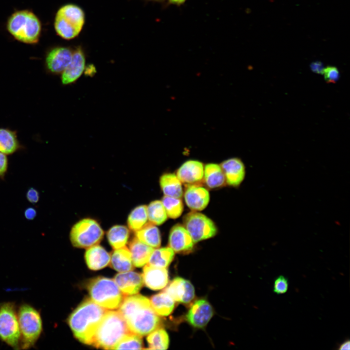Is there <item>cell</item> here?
I'll return each instance as SVG.
<instances>
[{"label":"cell","mask_w":350,"mask_h":350,"mask_svg":"<svg viewBox=\"0 0 350 350\" xmlns=\"http://www.w3.org/2000/svg\"><path fill=\"white\" fill-rule=\"evenodd\" d=\"M119 312L129 330L142 336L159 328L160 319L153 309L150 300L140 295L123 298Z\"/></svg>","instance_id":"cell-1"},{"label":"cell","mask_w":350,"mask_h":350,"mask_svg":"<svg viewBox=\"0 0 350 350\" xmlns=\"http://www.w3.org/2000/svg\"><path fill=\"white\" fill-rule=\"evenodd\" d=\"M106 311L91 299L85 300L68 319L75 338L84 344L91 345L95 331Z\"/></svg>","instance_id":"cell-2"},{"label":"cell","mask_w":350,"mask_h":350,"mask_svg":"<svg viewBox=\"0 0 350 350\" xmlns=\"http://www.w3.org/2000/svg\"><path fill=\"white\" fill-rule=\"evenodd\" d=\"M130 332L119 311H107L95 331L91 345L97 348L113 350L121 339Z\"/></svg>","instance_id":"cell-3"},{"label":"cell","mask_w":350,"mask_h":350,"mask_svg":"<svg viewBox=\"0 0 350 350\" xmlns=\"http://www.w3.org/2000/svg\"><path fill=\"white\" fill-rule=\"evenodd\" d=\"M7 28L15 39L30 44L38 41L41 32L39 19L34 13L27 10L12 14L8 20Z\"/></svg>","instance_id":"cell-4"},{"label":"cell","mask_w":350,"mask_h":350,"mask_svg":"<svg viewBox=\"0 0 350 350\" xmlns=\"http://www.w3.org/2000/svg\"><path fill=\"white\" fill-rule=\"evenodd\" d=\"M20 332L19 349L27 350L34 346L43 331L40 312L30 304H21L17 311Z\"/></svg>","instance_id":"cell-5"},{"label":"cell","mask_w":350,"mask_h":350,"mask_svg":"<svg viewBox=\"0 0 350 350\" xmlns=\"http://www.w3.org/2000/svg\"><path fill=\"white\" fill-rule=\"evenodd\" d=\"M87 289L92 300L100 306L108 309L119 308L124 298L123 294L114 280L98 277L93 279L87 285Z\"/></svg>","instance_id":"cell-6"},{"label":"cell","mask_w":350,"mask_h":350,"mask_svg":"<svg viewBox=\"0 0 350 350\" xmlns=\"http://www.w3.org/2000/svg\"><path fill=\"white\" fill-rule=\"evenodd\" d=\"M85 22V14L79 6L66 4L59 9L55 18L54 28L62 38L70 39L81 32Z\"/></svg>","instance_id":"cell-7"},{"label":"cell","mask_w":350,"mask_h":350,"mask_svg":"<svg viewBox=\"0 0 350 350\" xmlns=\"http://www.w3.org/2000/svg\"><path fill=\"white\" fill-rule=\"evenodd\" d=\"M20 332L15 304H0V340L15 349H19Z\"/></svg>","instance_id":"cell-8"},{"label":"cell","mask_w":350,"mask_h":350,"mask_svg":"<svg viewBox=\"0 0 350 350\" xmlns=\"http://www.w3.org/2000/svg\"><path fill=\"white\" fill-rule=\"evenodd\" d=\"M104 231L99 223L91 218H84L71 228L70 239L72 245L78 248H88L99 244Z\"/></svg>","instance_id":"cell-9"},{"label":"cell","mask_w":350,"mask_h":350,"mask_svg":"<svg viewBox=\"0 0 350 350\" xmlns=\"http://www.w3.org/2000/svg\"><path fill=\"white\" fill-rule=\"evenodd\" d=\"M183 223L194 243L211 238L217 232L215 225L210 219L196 211L186 215Z\"/></svg>","instance_id":"cell-10"},{"label":"cell","mask_w":350,"mask_h":350,"mask_svg":"<svg viewBox=\"0 0 350 350\" xmlns=\"http://www.w3.org/2000/svg\"><path fill=\"white\" fill-rule=\"evenodd\" d=\"M213 315L211 305L207 300H196L191 306L186 315L187 322L192 327L202 329L205 327Z\"/></svg>","instance_id":"cell-11"},{"label":"cell","mask_w":350,"mask_h":350,"mask_svg":"<svg viewBox=\"0 0 350 350\" xmlns=\"http://www.w3.org/2000/svg\"><path fill=\"white\" fill-rule=\"evenodd\" d=\"M73 52L69 48L55 47L51 50L45 57L47 70L53 74H61L70 64Z\"/></svg>","instance_id":"cell-12"},{"label":"cell","mask_w":350,"mask_h":350,"mask_svg":"<svg viewBox=\"0 0 350 350\" xmlns=\"http://www.w3.org/2000/svg\"><path fill=\"white\" fill-rule=\"evenodd\" d=\"M164 292L175 301L185 304L190 303L195 295L194 288L192 283L180 277L174 279Z\"/></svg>","instance_id":"cell-13"},{"label":"cell","mask_w":350,"mask_h":350,"mask_svg":"<svg viewBox=\"0 0 350 350\" xmlns=\"http://www.w3.org/2000/svg\"><path fill=\"white\" fill-rule=\"evenodd\" d=\"M85 67V53L80 48H78L73 52L70 64L61 74L62 84L68 85L75 82L84 72Z\"/></svg>","instance_id":"cell-14"},{"label":"cell","mask_w":350,"mask_h":350,"mask_svg":"<svg viewBox=\"0 0 350 350\" xmlns=\"http://www.w3.org/2000/svg\"><path fill=\"white\" fill-rule=\"evenodd\" d=\"M168 244L174 252L183 253L191 251L193 247L194 242L185 228L177 224L170 230Z\"/></svg>","instance_id":"cell-15"},{"label":"cell","mask_w":350,"mask_h":350,"mask_svg":"<svg viewBox=\"0 0 350 350\" xmlns=\"http://www.w3.org/2000/svg\"><path fill=\"white\" fill-rule=\"evenodd\" d=\"M184 199L187 206L194 211L204 210L210 201L208 190L198 184L187 185L184 192Z\"/></svg>","instance_id":"cell-16"},{"label":"cell","mask_w":350,"mask_h":350,"mask_svg":"<svg viewBox=\"0 0 350 350\" xmlns=\"http://www.w3.org/2000/svg\"><path fill=\"white\" fill-rule=\"evenodd\" d=\"M204 169L202 162L189 160L181 165L176 175L181 182L185 184H198L203 178Z\"/></svg>","instance_id":"cell-17"},{"label":"cell","mask_w":350,"mask_h":350,"mask_svg":"<svg viewBox=\"0 0 350 350\" xmlns=\"http://www.w3.org/2000/svg\"><path fill=\"white\" fill-rule=\"evenodd\" d=\"M114 280L125 295L138 293L143 284L142 276L139 273L131 271L117 274L114 277Z\"/></svg>","instance_id":"cell-18"},{"label":"cell","mask_w":350,"mask_h":350,"mask_svg":"<svg viewBox=\"0 0 350 350\" xmlns=\"http://www.w3.org/2000/svg\"><path fill=\"white\" fill-rule=\"evenodd\" d=\"M228 184L233 187L239 186L245 175L244 163L238 158H231L224 161L221 164Z\"/></svg>","instance_id":"cell-19"},{"label":"cell","mask_w":350,"mask_h":350,"mask_svg":"<svg viewBox=\"0 0 350 350\" xmlns=\"http://www.w3.org/2000/svg\"><path fill=\"white\" fill-rule=\"evenodd\" d=\"M143 282L149 288L158 290L164 288L169 280L168 270L166 268L146 265L143 269Z\"/></svg>","instance_id":"cell-20"},{"label":"cell","mask_w":350,"mask_h":350,"mask_svg":"<svg viewBox=\"0 0 350 350\" xmlns=\"http://www.w3.org/2000/svg\"><path fill=\"white\" fill-rule=\"evenodd\" d=\"M85 257L88 267L93 270L105 267L110 260L109 254L104 247L97 245L88 247Z\"/></svg>","instance_id":"cell-21"},{"label":"cell","mask_w":350,"mask_h":350,"mask_svg":"<svg viewBox=\"0 0 350 350\" xmlns=\"http://www.w3.org/2000/svg\"><path fill=\"white\" fill-rule=\"evenodd\" d=\"M133 265L140 267L146 264L154 250V248L141 242L136 237L134 238L129 244Z\"/></svg>","instance_id":"cell-22"},{"label":"cell","mask_w":350,"mask_h":350,"mask_svg":"<svg viewBox=\"0 0 350 350\" xmlns=\"http://www.w3.org/2000/svg\"><path fill=\"white\" fill-rule=\"evenodd\" d=\"M111 267L119 272L132 271L134 269L131 253L126 247L116 249L110 256Z\"/></svg>","instance_id":"cell-23"},{"label":"cell","mask_w":350,"mask_h":350,"mask_svg":"<svg viewBox=\"0 0 350 350\" xmlns=\"http://www.w3.org/2000/svg\"><path fill=\"white\" fill-rule=\"evenodd\" d=\"M159 184L164 195L180 198L183 195L181 182L176 175L166 173L159 179Z\"/></svg>","instance_id":"cell-24"},{"label":"cell","mask_w":350,"mask_h":350,"mask_svg":"<svg viewBox=\"0 0 350 350\" xmlns=\"http://www.w3.org/2000/svg\"><path fill=\"white\" fill-rule=\"evenodd\" d=\"M136 237L141 242L153 247H158L161 244V237L158 228L155 225L146 223L142 228L135 231Z\"/></svg>","instance_id":"cell-25"},{"label":"cell","mask_w":350,"mask_h":350,"mask_svg":"<svg viewBox=\"0 0 350 350\" xmlns=\"http://www.w3.org/2000/svg\"><path fill=\"white\" fill-rule=\"evenodd\" d=\"M203 178L207 186L211 189L221 187L226 181L221 166L215 163L206 165L204 169Z\"/></svg>","instance_id":"cell-26"},{"label":"cell","mask_w":350,"mask_h":350,"mask_svg":"<svg viewBox=\"0 0 350 350\" xmlns=\"http://www.w3.org/2000/svg\"><path fill=\"white\" fill-rule=\"evenodd\" d=\"M150 301L153 309L158 315L168 316L175 307V301L165 292L154 295Z\"/></svg>","instance_id":"cell-27"},{"label":"cell","mask_w":350,"mask_h":350,"mask_svg":"<svg viewBox=\"0 0 350 350\" xmlns=\"http://www.w3.org/2000/svg\"><path fill=\"white\" fill-rule=\"evenodd\" d=\"M129 236V229L126 227L122 225L114 226L107 232L108 242L115 249L125 246Z\"/></svg>","instance_id":"cell-28"},{"label":"cell","mask_w":350,"mask_h":350,"mask_svg":"<svg viewBox=\"0 0 350 350\" xmlns=\"http://www.w3.org/2000/svg\"><path fill=\"white\" fill-rule=\"evenodd\" d=\"M19 148L16 133L7 128H0V152L6 155H11Z\"/></svg>","instance_id":"cell-29"},{"label":"cell","mask_w":350,"mask_h":350,"mask_svg":"<svg viewBox=\"0 0 350 350\" xmlns=\"http://www.w3.org/2000/svg\"><path fill=\"white\" fill-rule=\"evenodd\" d=\"M175 252L170 247H162L154 249L148 264L161 268H166L173 261Z\"/></svg>","instance_id":"cell-30"},{"label":"cell","mask_w":350,"mask_h":350,"mask_svg":"<svg viewBox=\"0 0 350 350\" xmlns=\"http://www.w3.org/2000/svg\"><path fill=\"white\" fill-rule=\"evenodd\" d=\"M147 206L140 205L130 213L127 219L128 226L130 229L136 231L147 223Z\"/></svg>","instance_id":"cell-31"},{"label":"cell","mask_w":350,"mask_h":350,"mask_svg":"<svg viewBox=\"0 0 350 350\" xmlns=\"http://www.w3.org/2000/svg\"><path fill=\"white\" fill-rule=\"evenodd\" d=\"M148 349L166 350L169 344V338L166 331L158 328L150 333L147 337Z\"/></svg>","instance_id":"cell-32"},{"label":"cell","mask_w":350,"mask_h":350,"mask_svg":"<svg viewBox=\"0 0 350 350\" xmlns=\"http://www.w3.org/2000/svg\"><path fill=\"white\" fill-rule=\"evenodd\" d=\"M148 219L155 225L162 224L167 219V215L161 201L155 200L147 206Z\"/></svg>","instance_id":"cell-33"},{"label":"cell","mask_w":350,"mask_h":350,"mask_svg":"<svg viewBox=\"0 0 350 350\" xmlns=\"http://www.w3.org/2000/svg\"><path fill=\"white\" fill-rule=\"evenodd\" d=\"M167 216L173 219L179 217L183 210V205L179 198L164 195L161 200Z\"/></svg>","instance_id":"cell-34"},{"label":"cell","mask_w":350,"mask_h":350,"mask_svg":"<svg viewBox=\"0 0 350 350\" xmlns=\"http://www.w3.org/2000/svg\"><path fill=\"white\" fill-rule=\"evenodd\" d=\"M121 349H143L141 336L131 332L126 334L113 348V350Z\"/></svg>","instance_id":"cell-35"},{"label":"cell","mask_w":350,"mask_h":350,"mask_svg":"<svg viewBox=\"0 0 350 350\" xmlns=\"http://www.w3.org/2000/svg\"><path fill=\"white\" fill-rule=\"evenodd\" d=\"M288 286L287 278L282 275H280L274 280L273 290L277 294H283L287 291Z\"/></svg>","instance_id":"cell-36"},{"label":"cell","mask_w":350,"mask_h":350,"mask_svg":"<svg viewBox=\"0 0 350 350\" xmlns=\"http://www.w3.org/2000/svg\"><path fill=\"white\" fill-rule=\"evenodd\" d=\"M322 74L324 75L326 81L330 83H334L339 77L338 69L333 66H328L325 68Z\"/></svg>","instance_id":"cell-37"},{"label":"cell","mask_w":350,"mask_h":350,"mask_svg":"<svg viewBox=\"0 0 350 350\" xmlns=\"http://www.w3.org/2000/svg\"><path fill=\"white\" fill-rule=\"evenodd\" d=\"M26 198L31 203L35 204L39 199V192L35 189L31 187L27 192Z\"/></svg>","instance_id":"cell-38"},{"label":"cell","mask_w":350,"mask_h":350,"mask_svg":"<svg viewBox=\"0 0 350 350\" xmlns=\"http://www.w3.org/2000/svg\"><path fill=\"white\" fill-rule=\"evenodd\" d=\"M6 156L0 152V177L3 176L7 170L8 159Z\"/></svg>","instance_id":"cell-39"},{"label":"cell","mask_w":350,"mask_h":350,"mask_svg":"<svg viewBox=\"0 0 350 350\" xmlns=\"http://www.w3.org/2000/svg\"><path fill=\"white\" fill-rule=\"evenodd\" d=\"M36 215V211L33 208H28L24 211L25 217L29 220H32L35 219Z\"/></svg>","instance_id":"cell-40"},{"label":"cell","mask_w":350,"mask_h":350,"mask_svg":"<svg viewBox=\"0 0 350 350\" xmlns=\"http://www.w3.org/2000/svg\"><path fill=\"white\" fill-rule=\"evenodd\" d=\"M311 68L313 71L318 74H322L324 69L323 64L320 62H313L311 65Z\"/></svg>","instance_id":"cell-41"},{"label":"cell","mask_w":350,"mask_h":350,"mask_svg":"<svg viewBox=\"0 0 350 350\" xmlns=\"http://www.w3.org/2000/svg\"><path fill=\"white\" fill-rule=\"evenodd\" d=\"M350 340H346L341 344L339 346V350H349L350 349Z\"/></svg>","instance_id":"cell-42"},{"label":"cell","mask_w":350,"mask_h":350,"mask_svg":"<svg viewBox=\"0 0 350 350\" xmlns=\"http://www.w3.org/2000/svg\"><path fill=\"white\" fill-rule=\"evenodd\" d=\"M169 3L172 4L180 5L183 4L186 0H168Z\"/></svg>","instance_id":"cell-43"},{"label":"cell","mask_w":350,"mask_h":350,"mask_svg":"<svg viewBox=\"0 0 350 350\" xmlns=\"http://www.w3.org/2000/svg\"><path fill=\"white\" fill-rule=\"evenodd\" d=\"M150 0L160 2V1H163V0Z\"/></svg>","instance_id":"cell-44"}]
</instances>
